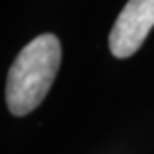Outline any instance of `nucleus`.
I'll use <instances>...</instances> for the list:
<instances>
[{"instance_id": "f257e3e1", "label": "nucleus", "mask_w": 154, "mask_h": 154, "mask_svg": "<svg viewBox=\"0 0 154 154\" xmlns=\"http://www.w3.org/2000/svg\"><path fill=\"white\" fill-rule=\"evenodd\" d=\"M62 60V46L55 34H39L17 53L7 75L5 99L14 116L36 110L48 94Z\"/></svg>"}, {"instance_id": "f03ea898", "label": "nucleus", "mask_w": 154, "mask_h": 154, "mask_svg": "<svg viewBox=\"0 0 154 154\" xmlns=\"http://www.w3.org/2000/svg\"><path fill=\"white\" fill-rule=\"evenodd\" d=\"M154 28V0H128L110 33V51L116 58H128L146 41Z\"/></svg>"}]
</instances>
